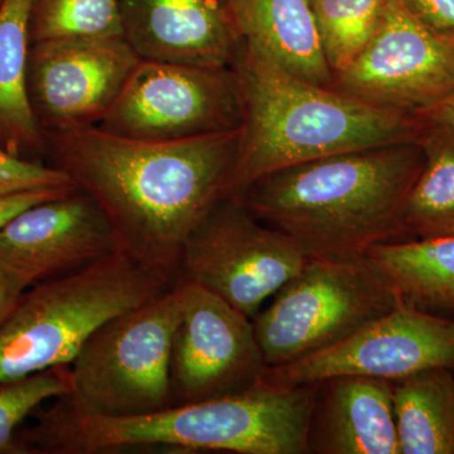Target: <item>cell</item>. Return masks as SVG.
Segmentation results:
<instances>
[{
    "label": "cell",
    "instance_id": "9a60e30c",
    "mask_svg": "<svg viewBox=\"0 0 454 454\" xmlns=\"http://www.w3.org/2000/svg\"><path fill=\"white\" fill-rule=\"evenodd\" d=\"M124 38L140 59L230 67L239 41L223 0H119Z\"/></svg>",
    "mask_w": 454,
    "mask_h": 454
},
{
    "label": "cell",
    "instance_id": "8992f818",
    "mask_svg": "<svg viewBox=\"0 0 454 454\" xmlns=\"http://www.w3.org/2000/svg\"><path fill=\"white\" fill-rule=\"evenodd\" d=\"M181 310L177 282L155 300L101 325L74 357L70 393L59 400L80 413L110 418L173 406L170 354Z\"/></svg>",
    "mask_w": 454,
    "mask_h": 454
},
{
    "label": "cell",
    "instance_id": "4fadbf2b",
    "mask_svg": "<svg viewBox=\"0 0 454 454\" xmlns=\"http://www.w3.org/2000/svg\"><path fill=\"white\" fill-rule=\"evenodd\" d=\"M139 61L125 38L32 43L27 92L42 131L98 127Z\"/></svg>",
    "mask_w": 454,
    "mask_h": 454
},
{
    "label": "cell",
    "instance_id": "5b68a950",
    "mask_svg": "<svg viewBox=\"0 0 454 454\" xmlns=\"http://www.w3.org/2000/svg\"><path fill=\"white\" fill-rule=\"evenodd\" d=\"M178 277L121 252L23 292L0 325V382L71 365L110 319L155 300Z\"/></svg>",
    "mask_w": 454,
    "mask_h": 454
},
{
    "label": "cell",
    "instance_id": "f1b7e54d",
    "mask_svg": "<svg viewBox=\"0 0 454 454\" xmlns=\"http://www.w3.org/2000/svg\"><path fill=\"white\" fill-rule=\"evenodd\" d=\"M415 118L420 121L437 122V124L450 125L454 128V92L441 103L418 114Z\"/></svg>",
    "mask_w": 454,
    "mask_h": 454
},
{
    "label": "cell",
    "instance_id": "44dd1931",
    "mask_svg": "<svg viewBox=\"0 0 454 454\" xmlns=\"http://www.w3.org/2000/svg\"><path fill=\"white\" fill-rule=\"evenodd\" d=\"M423 124L424 162L400 216L404 240L454 235V128Z\"/></svg>",
    "mask_w": 454,
    "mask_h": 454
},
{
    "label": "cell",
    "instance_id": "ba28073f",
    "mask_svg": "<svg viewBox=\"0 0 454 454\" xmlns=\"http://www.w3.org/2000/svg\"><path fill=\"white\" fill-rule=\"evenodd\" d=\"M307 260L289 236L256 219L240 200L225 197L188 236L178 279L199 284L253 319Z\"/></svg>",
    "mask_w": 454,
    "mask_h": 454
},
{
    "label": "cell",
    "instance_id": "83f0119b",
    "mask_svg": "<svg viewBox=\"0 0 454 454\" xmlns=\"http://www.w3.org/2000/svg\"><path fill=\"white\" fill-rule=\"evenodd\" d=\"M25 291L20 284L0 270V325L11 315Z\"/></svg>",
    "mask_w": 454,
    "mask_h": 454
},
{
    "label": "cell",
    "instance_id": "52a82bcc",
    "mask_svg": "<svg viewBox=\"0 0 454 454\" xmlns=\"http://www.w3.org/2000/svg\"><path fill=\"white\" fill-rule=\"evenodd\" d=\"M400 304L369 256L309 258L254 328L268 367L280 366L333 348Z\"/></svg>",
    "mask_w": 454,
    "mask_h": 454
},
{
    "label": "cell",
    "instance_id": "7a4b0ae2",
    "mask_svg": "<svg viewBox=\"0 0 454 454\" xmlns=\"http://www.w3.org/2000/svg\"><path fill=\"white\" fill-rule=\"evenodd\" d=\"M423 162L418 140L346 152L270 173L238 199L309 258H355L404 240L400 216Z\"/></svg>",
    "mask_w": 454,
    "mask_h": 454
},
{
    "label": "cell",
    "instance_id": "7402d4cb",
    "mask_svg": "<svg viewBox=\"0 0 454 454\" xmlns=\"http://www.w3.org/2000/svg\"><path fill=\"white\" fill-rule=\"evenodd\" d=\"M31 44L124 38L119 0H33Z\"/></svg>",
    "mask_w": 454,
    "mask_h": 454
},
{
    "label": "cell",
    "instance_id": "9c48e42d",
    "mask_svg": "<svg viewBox=\"0 0 454 454\" xmlns=\"http://www.w3.org/2000/svg\"><path fill=\"white\" fill-rule=\"evenodd\" d=\"M241 125L243 101L231 66L140 59L98 127L124 138L173 142Z\"/></svg>",
    "mask_w": 454,
    "mask_h": 454
},
{
    "label": "cell",
    "instance_id": "7c38bea8",
    "mask_svg": "<svg viewBox=\"0 0 454 454\" xmlns=\"http://www.w3.org/2000/svg\"><path fill=\"white\" fill-rule=\"evenodd\" d=\"M432 367L454 369L453 319L400 304L333 348L268 367L262 381L301 387L343 375L396 381Z\"/></svg>",
    "mask_w": 454,
    "mask_h": 454
},
{
    "label": "cell",
    "instance_id": "4316f807",
    "mask_svg": "<svg viewBox=\"0 0 454 454\" xmlns=\"http://www.w3.org/2000/svg\"><path fill=\"white\" fill-rule=\"evenodd\" d=\"M414 16L454 43V0H404Z\"/></svg>",
    "mask_w": 454,
    "mask_h": 454
},
{
    "label": "cell",
    "instance_id": "2e32d148",
    "mask_svg": "<svg viewBox=\"0 0 454 454\" xmlns=\"http://www.w3.org/2000/svg\"><path fill=\"white\" fill-rule=\"evenodd\" d=\"M309 450L315 454H399L393 381L343 375L318 382Z\"/></svg>",
    "mask_w": 454,
    "mask_h": 454
},
{
    "label": "cell",
    "instance_id": "5bb4252c",
    "mask_svg": "<svg viewBox=\"0 0 454 454\" xmlns=\"http://www.w3.org/2000/svg\"><path fill=\"white\" fill-rule=\"evenodd\" d=\"M121 250L106 212L80 188L33 206L0 230V270L23 289Z\"/></svg>",
    "mask_w": 454,
    "mask_h": 454
},
{
    "label": "cell",
    "instance_id": "4dcf8cb0",
    "mask_svg": "<svg viewBox=\"0 0 454 454\" xmlns=\"http://www.w3.org/2000/svg\"></svg>",
    "mask_w": 454,
    "mask_h": 454
},
{
    "label": "cell",
    "instance_id": "e0dca14e",
    "mask_svg": "<svg viewBox=\"0 0 454 454\" xmlns=\"http://www.w3.org/2000/svg\"><path fill=\"white\" fill-rule=\"evenodd\" d=\"M223 4L245 49L304 82L333 86L309 0H223Z\"/></svg>",
    "mask_w": 454,
    "mask_h": 454
},
{
    "label": "cell",
    "instance_id": "484cf974",
    "mask_svg": "<svg viewBox=\"0 0 454 454\" xmlns=\"http://www.w3.org/2000/svg\"><path fill=\"white\" fill-rule=\"evenodd\" d=\"M79 187H43L0 195V230L33 206L68 195Z\"/></svg>",
    "mask_w": 454,
    "mask_h": 454
},
{
    "label": "cell",
    "instance_id": "d6986e66",
    "mask_svg": "<svg viewBox=\"0 0 454 454\" xmlns=\"http://www.w3.org/2000/svg\"><path fill=\"white\" fill-rule=\"evenodd\" d=\"M365 255L389 280L400 303L430 315L454 312V235L378 244Z\"/></svg>",
    "mask_w": 454,
    "mask_h": 454
},
{
    "label": "cell",
    "instance_id": "8fae6325",
    "mask_svg": "<svg viewBox=\"0 0 454 454\" xmlns=\"http://www.w3.org/2000/svg\"><path fill=\"white\" fill-rule=\"evenodd\" d=\"M181 319L173 340V405L236 395L262 381L268 365L249 317L219 295L178 279Z\"/></svg>",
    "mask_w": 454,
    "mask_h": 454
},
{
    "label": "cell",
    "instance_id": "603a6c76",
    "mask_svg": "<svg viewBox=\"0 0 454 454\" xmlns=\"http://www.w3.org/2000/svg\"><path fill=\"white\" fill-rule=\"evenodd\" d=\"M333 76L372 40L387 0H309Z\"/></svg>",
    "mask_w": 454,
    "mask_h": 454
},
{
    "label": "cell",
    "instance_id": "ac0fdd59",
    "mask_svg": "<svg viewBox=\"0 0 454 454\" xmlns=\"http://www.w3.org/2000/svg\"><path fill=\"white\" fill-rule=\"evenodd\" d=\"M32 2L3 0L0 4V149L20 160L42 162L46 137L27 92Z\"/></svg>",
    "mask_w": 454,
    "mask_h": 454
},
{
    "label": "cell",
    "instance_id": "3957f363",
    "mask_svg": "<svg viewBox=\"0 0 454 454\" xmlns=\"http://www.w3.org/2000/svg\"><path fill=\"white\" fill-rule=\"evenodd\" d=\"M315 395V385L262 381L236 395L121 418L80 413L59 400L46 411L40 406L33 411L35 424L17 432L16 439L20 454H103L153 446L309 454Z\"/></svg>",
    "mask_w": 454,
    "mask_h": 454
},
{
    "label": "cell",
    "instance_id": "f546056e",
    "mask_svg": "<svg viewBox=\"0 0 454 454\" xmlns=\"http://www.w3.org/2000/svg\"><path fill=\"white\" fill-rule=\"evenodd\" d=\"M3 0H0V4H2Z\"/></svg>",
    "mask_w": 454,
    "mask_h": 454
},
{
    "label": "cell",
    "instance_id": "cb8c5ba5",
    "mask_svg": "<svg viewBox=\"0 0 454 454\" xmlns=\"http://www.w3.org/2000/svg\"><path fill=\"white\" fill-rule=\"evenodd\" d=\"M70 389V365L0 382V454H20L16 439L20 424L46 400L67 396Z\"/></svg>",
    "mask_w": 454,
    "mask_h": 454
},
{
    "label": "cell",
    "instance_id": "d4e9b609",
    "mask_svg": "<svg viewBox=\"0 0 454 454\" xmlns=\"http://www.w3.org/2000/svg\"><path fill=\"white\" fill-rule=\"evenodd\" d=\"M43 187H77L61 169L20 160L0 149V195Z\"/></svg>",
    "mask_w": 454,
    "mask_h": 454
},
{
    "label": "cell",
    "instance_id": "6da1fadb",
    "mask_svg": "<svg viewBox=\"0 0 454 454\" xmlns=\"http://www.w3.org/2000/svg\"><path fill=\"white\" fill-rule=\"evenodd\" d=\"M44 137L50 166L98 203L121 249L178 277L188 236L225 196L241 128L173 142L98 127Z\"/></svg>",
    "mask_w": 454,
    "mask_h": 454
},
{
    "label": "cell",
    "instance_id": "ffe728a7",
    "mask_svg": "<svg viewBox=\"0 0 454 454\" xmlns=\"http://www.w3.org/2000/svg\"><path fill=\"white\" fill-rule=\"evenodd\" d=\"M399 454H454V376L432 367L393 381Z\"/></svg>",
    "mask_w": 454,
    "mask_h": 454
},
{
    "label": "cell",
    "instance_id": "30bf717a",
    "mask_svg": "<svg viewBox=\"0 0 454 454\" xmlns=\"http://www.w3.org/2000/svg\"><path fill=\"white\" fill-rule=\"evenodd\" d=\"M331 88L415 118L453 94L454 43L420 22L404 0H387L372 40Z\"/></svg>",
    "mask_w": 454,
    "mask_h": 454
},
{
    "label": "cell",
    "instance_id": "277c9868",
    "mask_svg": "<svg viewBox=\"0 0 454 454\" xmlns=\"http://www.w3.org/2000/svg\"><path fill=\"white\" fill-rule=\"evenodd\" d=\"M243 101L240 145L225 197L295 164L418 140L423 121L280 70L239 43L231 65Z\"/></svg>",
    "mask_w": 454,
    "mask_h": 454
}]
</instances>
